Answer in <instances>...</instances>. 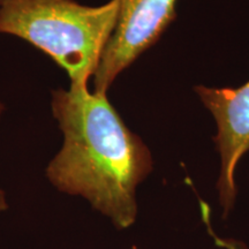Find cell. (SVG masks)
Returning a JSON list of instances; mask_svg holds the SVG:
<instances>
[{
	"label": "cell",
	"instance_id": "obj_1",
	"mask_svg": "<svg viewBox=\"0 0 249 249\" xmlns=\"http://www.w3.org/2000/svg\"><path fill=\"white\" fill-rule=\"evenodd\" d=\"M51 110L64 141L46 178L59 192L88 201L117 229H129L138 218L139 186L154 169L147 144L127 127L107 93L88 86L52 90Z\"/></svg>",
	"mask_w": 249,
	"mask_h": 249
},
{
	"label": "cell",
	"instance_id": "obj_2",
	"mask_svg": "<svg viewBox=\"0 0 249 249\" xmlns=\"http://www.w3.org/2000/svg\"><path fill=\"white\" fill-rule=\"evenodd\" d=\"M119 0L88 6L75 0H0V34L26 40L88 86L117 23Z\"/></svg>",
	"mask_w": 249,
	"mask_h": 249
},
{
	"label": "cell",
	"instance_id": "obj_3",
	"mask_svg": "<svg viewBox=\"0 0 249 249\" xmlns=\"http://www.w3.org/2000/svg\"><path fill=\"white\" fill-rule=\"evenodd\" d=\"M177 0H119L117 23L95 75V92L107 93L117 77L158 42L176 18Z\"/></svg>",
	"mask_w": 249,
	"mask_h": 249
},
{
	"label": "cell",
	"instance_id": "obj_4",
	"mask_svg": "<svg viewBox=\"0 0 249 249\" xmlns=\"http://www.w3.org/2000/svg\"><path fill=\"white\" fill-rule=\"evenodd\" d=\"M217 124L214 136L220 157L217 189L223 213L227 216L235 203V171L249 150V81L239 88H194Z\"/></svg>",
	"mask_w": 249,
	"mask_h": 249
},
{
	"label": "cell",
	"instance_id": "obj_5",
	"mask_svg": "<svg viewBox=\"0 0 249 249\" xmlns=\"http://www.w3.org/2000/svg\"><path fill=\"white\" fill-rule=\"evenodd\" d=\"M216 241L220 247L225 249H247L244 245L240 244V242L234 241V240H224V239L217 238Z\"/></svg>",
	"mask_w": 249,
	"mask_h": 249
},
{
	"label": "cell",
	"instance_id": "obj_6",
	"mask_svg": "<svg viewBox=\"0 0 249 249\" xmlns=\"http://www.w3.org/2000/svg\"><path fill=\"white\" fill-rule=\"evenodd\" d=\"M2 112H4V105H2V103L0 102V119H1ZM7 208H8V203H7V200H6L5 192L0 188V211H4L7 209Z\"/></svg>",
	"mask_w": 249,
	"mask_h": 249
}]
</instances>
